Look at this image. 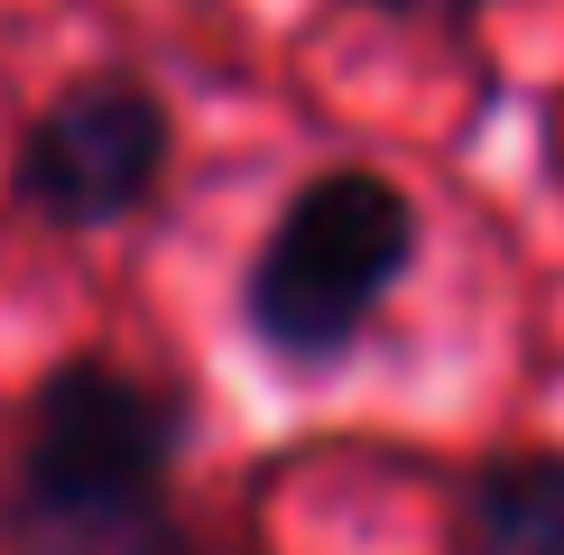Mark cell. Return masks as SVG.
Wrapping results in <instances>:
<instances>
[{
	"mask_svg": "<svg viewBox=\"0 0 564 555\" xmlns=\"http://www.w3.org/2000/svg\"><path fill=\"white\" fill-rule=\"evenodd\" d=\"M185 399L75 352L29 389L0 491V555H204L176 519Z\"/></svg>",
	"mask_w": 564,
	"mask_h": 555,
	"instance_id": "1",
	"label": "cell"
},
{
	"mask_svg": "<svg viewBox=\"0 0 564 555\" xmlns=\"http://www.w3.org/2000/svg\"><path fill=\"white\" fill-rule=\"evenodd\" d=\"M416 269V204L380 167H315L241 269V334L288 370H334Z\"/></svg>",
	"mask_w": 564,
	"mask_h": 555,
	"instance_id": "2",
	"label": "cell"
},
{
	"mask_svg": "<svg viewBox=\"0 0 564 555\" xmlns=\"http://www.w3.org/2000/svg\"><path fill=\"white\" fill-rule=\"evenodd\" d=\"M167 149H176V121L149 92V75L102 65V75H75L56 102L29 111V130L10 149V204L37 214L46 231H111L158 195Z\"/></svg>",
	"mask_w": 564,
	"mask_h": 555,
	"instance_id": "3",
	"label": "cell"
},
{
	"mask_svg": "<svg viewBox=\"0 0 564 555\" xmlns=\"http://www.w3.org/2000/svg\"><path fill=\"white\" fill-rule=\"evenodd\" d=\"M454 555H564V445H509L473 463L454 500Z\"/></svg>",
	"mask_w": 564,
	"mask_h": 555,
	"instance_id": "4",
	"label": "cell"
},
{
	"mask_svg": "<svg viewBox=\"0 0 564 555\" xmlns=\"http://www.w3.org/2000/svg\"><path fill=\"white\" fill-rule=\"evenodd\" d=\"M343 10H370V19H408V29H473L490 0H343Z\"/></svg>",
	"mask_w": 564,
	"mask_h": 555,
	"instance_id": "5",
	"label": "cell"
}]
</instances>
